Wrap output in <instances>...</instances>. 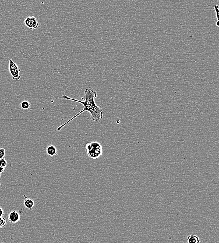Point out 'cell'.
<instances>
[{
	"label": "cell",
	"instance_id": "1",
	"mask_svg": "<svg viewBox=\"0 0 219 243\" xmlns=\"http://www.w3.org/2000/svg\"><path fill=\"white\" fill-rule=\"evenodd\" d=\"M85 99L84 100H79L77 99H74L72 98L68 97V96L64 95L62 96L63 99L65 100H70L72 101L78 102L79 104L83 105V109L81 111L76 114L74 116H73L71 118L68 120L65 123H63V125L60 126L57 128V130L59 132L62 128L67 125L68 123L71 122L72 120H74L75 118H77L80 115L84 112H88L90 113L91 116V119L94 122H99L102 120L103 117L102 111L100 108V107L96 104L95 101V99L97 97V93L91 88H88L86 89L85 91Z\"/></svg>",
	"mask_w": 219,
	"mask_h": 243
},
{
	"label": "cell",
	"instance_id": "2",
	"mask_svg": "<svg viewBox=\"0 0 219 243\" xmlns=\"http://www.w3.org/2000/svg\"><path fill=\"white\" fill-rule=\"evenodd\" d=\"M85 150L88 156L92 159H98L103 154L102 144L97 141H93L86 144Z\"/></svg>",
	"mask_w": 219,
	"mask_h": 243
},
{
	"label": "cell",
	"instance_id": "3",
	"mask_svg": "<svg viewBox=\"0 0 219 243\" xmlns=\"http://www.w3.org/2000/svg\"><path fill=\"white\" fill-rule=\"evenodd\" d=\"M8 68H9V73H11L12 79L14 80H19L21 77L20 75L21 69L13 61L12 59L9 60Z\"/></svg>",
	"mask_w": 219,
	"mask_h": 243
},
{
	"label": "cell",
	"instance_id": "4",
	"mask_svg": "<svg viewBox=\"0 0 219 243\" xmlns=\"http://www.w3.org/2000/svg\"><path fill=\"white\" fill-rule=\"evenodd\" d=\"M25 25L30 30L36 29L39 27V23L38 20L34 16H28L25 18Z\"/></svg>",
	"mask_w": 219,
	"mask_h": 243
},
{
	"label": "cell",
	"instance_id": "5",
	"mask_svg": "<svg viewBox=\"0 0 219 243\" xmlns=\"http://www.w3.org/2000/svg\"><path fill=\"white\" fill-rule=\"evenodd\" d=\"M20 219V214L16 211L11 212L8 214V220L11 223H14L18 222Z\"/></svg>",
	"mask_w": 219,
	"mask_h": 243
},
{
	"label": "cell",
	"instance_id": "6",
	"mask_svg": "<svg viewBox=\"0 0 219 243\" xmlns=\"http://www.w3.org/2000/svg\"><path fill=\"white\" fill-rule=\"evenodd\" d=\"M47 154L51 157L57 156V149L54 145H50L46 149Z\"/></svg>",
	"mask_w": 219,
	"mask_h": 243
},
{
	"label": "cell",
	"instance_id": "7",
	"mask_svg": "<svg viewBox=\"0 0 219 243\" xmlns=\"http://www.w3.org/2000/svg\"><path fill=\"white\" fill-rule=\"evenodd\" d=\"M24 205L26 208L28 209H32L35 206L34 201L30 198H26L24 201Z\"/></svg>",
	"mask_w": 219,
	"mask_h": 243
},
{
	"label": "cell",
	"instance_id": "8",
	"mask_svg": "<svg viewBox=\"0 0 219 243\" xmlns=\"http://www.w3.org/2000/svg\"><path fill=\"white\" fill-rule=\"evenodd\" d=\"M187 241L189 243H199V237L195 235H190L187 238Z\"/></svg>",
	"mask_w": 219,
	"mask_h": 243
},
{
	"label": "cell",
	"instance_id": "9",
	"mask_svg": "<svg viewBox=\"0 0 219 243\" xmlns=\"http://www.w3.org/2000/svg\"><path fill=\"white\" fill-rule=\"evenodd\" d=\"M30 106H31V104H30L29 101H23L21 103V108L24 110H27V109H29L30 108Z\"/></svg>",
	"mask_w": 219,
	"mask_h": 243
},
{
	"label": "cell",
	"instance_id": "10",
	"mask_svg": "<svg viewBox=\"0 0 219 243\" xmlns=\"http://www.w3.org/2000/svg\"><path fill=\"white\" fill-rule=\"evenodd\" d=\"M6 225V220L3 217H0V228L5 226Z\"/></svg>",
	"mask_w": 219,
	"mask_h": 243
},
{
	"label": "cell",
	"instance_id": "11",
	"mask_svg": "<svg viewBox=\"0 0 219 243\" xmlns=\"http://www.w3.org/2000/svg\"><path fill=\"white\" fill-rule=\"evenodd\" d=\"M7 161L4 158H1L0 159V167L5 168L7 166Z\"/></svg>",
	"mask_w": 219,
	"mask_h": 243
},
{
	"label": "cell",
	"instance_id": "12",
	"mask_svg": "<svg viewBox=\"0 0 219 243\" xmlns=\"http://www.w3.org/2000/svg\"><path fill=\"white\" fill-rule=\"evenodd\" d=\"M5 149L4 148H0V159L4 158L5 155Z\"/></svg>",
	"mask_w": 219,
	"mask_h": 243
},
{
	"label": "cell",
	"instance_id": "13",
	"mask_svg": "<svg viewBox=\"0 0 219 243\" xmlns=\"http://www.w3.org/2000/svg\"><path fill=\"white\" fill-rule=\"evenodd\" d=\"M214 9L215 10L216 14V18H217V21H219V6L218 5H215L214 7Z\"/></svg>",
	"mask_w": 219,
	"mask_h": 243
},
{
	"label": "cell",
	"instance_id": "14",
	"mask_svg": "<svg viewBox=\"0 0 219 243\" xmlns=\"http://www.w3.org/2000/svg\"><path fill=\"white\" fill-rule=\"evenodd\" d=\"M4 216V210L0 207V217H3Z\"/></svg>",
	"mask_w": 219,
	"mask_h": 243
},
{
	"label": "cell",
	"instance_id": "15",
	"mask_svg": "<svg viewBox=\"0 0 219 243\" xmlns=\"http://www.w3.org/2000/svg\"><path fill=\"white\" fill-rule=\"evenodd\" d=\"M5 170V168H1V167H0V173H2V172H4V171Z\"/></svg>",
	"mask_w": 219,
	"mask_h": 243
},
{
	"label": "cell",
	"instance_id": "16",
	"mask_svg": "<svg viewBox=\"0 0 219 243\" xmlns=\"http://www.w3.org/2000/svg\"><path fill=\"white\" fill-rule=\"evenodd\" d=\"M219 21H217V22H216V26H217V27H219Z\"/></svg>",
	"mask_w": 219,
	"mask_h": 243
},
{
	"label": "cell",
	"instance_id": "17",
	"mask_svg": "<svg viewBox=\"0 0 219 243\" xmlns=\"http://www.w3.org/2000/svg\"><path fill=\"white\" fill-rule=\"evenodd\" d=\"M0 177H1V173H0Z\"/></svg>",
	"mask_w": 219,
	"mask_h": 243
}]
</instances>
